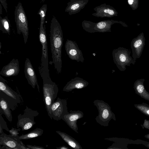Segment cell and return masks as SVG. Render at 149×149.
I'll list each match as a JSON object with an SVG mask.
<instances>
[{
  "instance_id": "1",
  "label": "cell",
  "mask_w": 149,
  "mask_h": 149,
  "mask_svg": "<svg viewBox=\"0 0 149 149\" xmlns=\"http://www.w3.org/2000/svg\"><path fill=\"white\" fill-rule=\"evenodd\" d=\"M50 33L52 62L57 73L59 74L61 72L62 67V48L63 38L60 25L54 16L51 21Z\"/></svg>"
},
{
  "instance_id": "2",
  "label": "cell",
  "mask_w": 149,
  "mask_h": 149,
  "mask_svg": "<svg viewBox=\"0 0 149 149\" xmlns=\"http://www.w3.org/2000/svg\"><path fill=\"white\" fill-rule=\"evenodd\" d=\"M45 20L40 19L39 38L42 46L41 63L39 68L40 75L42 79L50 77L49 68L47 42L45 24Z\"/></svg>"
},
{
  "instance_id": "3",
  "label": "cell",
  "mask_w": 149,
  "mask_h": 149,
  "mask_svg": "<svg viewBox=\"0 0 149 149\" xmlns=\"http://www.w3.org/2000/svg\"><path fill=\"white\" fill-rule=\"evenodd\" d=\"M42 80L43 101L48 116L52 119L51 107L57 96L58 88L50 77L45 78Z\"/></svg>"
},
{
  "instance_id": "4",
  "label": "cell",
  "mask_w": 149,
  "mask_h": 149,
  "mask_svg": "<svg viewBox=\"0 0 149 149\" xmlns=\"http://www.w3.org/2000/svg\"><path fill=\"white\" fill-rule=\"evenodd\" d=\"M15 22L17 33L23 35L24 44L27 42L29 35L28 21L26 16L22 3L19 2L15 7L14 12Z\"/></svg>"
},
{
  "instance_id": "5",
  "label": "cell",
  "mask_w": 149,
  "mask_h": 149,
  "mask_svg": "<svg viewBox=\"0 0 149 149\" xmlns=\"http://www.w3.org/2000/svg\"><path fill=\"white\" fill-rule=\"evenodd\" d=\"M93 103L98 111V115L95 118L97 123L101 126L107 127L111 119L116 120L115 115L107 103L98 100H94Z\"/></svg>"
},
{
  "instance_id": "6",
  "label": "cell",
  "mask_w": 149,
  "mask_h": 149,
  "mask_svg": "<svg viewBox=\"0 0 149 149\" xmlns=\"http://www.w3.org/2000/svg\"><path fill=\"white\" fill-rule=\"evenodd\" d=\"M129 50L123 47H119L112 52L113 61L118 69L121 71H124L126 66L134 64L135 60L130 56Z\"/></svg>"
},
{
  "instance_id": "7",
  "label": "cell",
  "mask_w": 149,
  "mask_h": 149,
  "mask_svg": "<svg viewBox=\"0 0 149 149\" xmlns=\"http://www.w3.org/2000/svg\"><path fill=\"white\" fill-rule=\"evenodd\" d=\"M39 114L37 111L33 110L26 106L23 113L19 114L17 116V127L20 128L22 131L31 128L36 123L34 118Z\"/></svg>"
},
{
  "instance_id": "8",
  "label": "cell",
  "mask_w": 149,
  "mask_h": 149,
  "mask_svg": "<svg viewBox=\"0 0 149 149\" xmlns=\"http://www.w3.org/2000/svg\"><path fill=\"white\" fill-rule=\"evenodd\" d=\"M51 109L52 117L56 120L62 119L65 115L69 113L66 100L59 97L57 98L56 101L53 103Z\"/></svg>"
},
{
  "instance_id": "9",
  "label": "cell",
  "mask_w": 149,
  "mask_h": 149,
  "mask_svg": "<svg viewBox=\"0 0 149 149\" xmlns=\"http://www.w3.org/2000/svg\"><path fill=\"white\" fill-rule=\"evenodd\" d=\"M65 47L67 54L71 59L77 62H84L83 53L75 41L67 40Z\"/></svg>"
},
{
  "instance_id": "10",
  "label": "cell",
  "mask_w": 149,
  "mask_h": 149,
  "mask_svg": "<svg viewBox=\"0 0 149 149\" xmlns=\"http://www.w3.org/2000/svg\"><path fill=\"white\" fill-rule=\"evenodd\" d=\"M0 145L5 146L12 149H30L24 144L21 140L17 139L11 134L4 132L0 134Z\"/></svg>"
},
{
  "instance_id": "11",
  "label": "cell",
  "mask_w": 149,
  "mask_h": 149,
  "mask_svg": "<svg viewBox=\"0 0 149 149\" xmlns=\"http://www.w3.org/2000/svg\"><path fill=\"white\" fill-rule=\"evenodd\" d=\"M68 113L65 115L62 119L73 130L78 133L77 120L84 117V113L79 110L70 111Z\"/></svg>"
},
{
  "instance_id": "12",
  "label": "cell",
  "mask_w": 149,
  "mask_h": 149,
  "mask_svg": "<svg viewBox=\"0 0 149 149\" xmlns=\"http://www.w3.org/2000/svg\"><path fill=\"white\" fill-rule=\"evenodd\" d=\"M24 73L29 84L33 88L36 86L38 91L40 93V87L36 72L29 58H26L25 62Z\"/></svg>"
},
{
  "instance_id": "13",
  "label": "cell",
  "mask_w": 149,
  "mask_h": 149,
  "mask_svg": "<svg viewBox=\"0 0 149 149\" xmlns=\"http://www.w3.org/2000/svg\"><path fill=\"white\" fill-rule=\"evenodd\" d=\"M19 70L18 59L13 58L8 64L2 68L0 74L6 77L15 76L19 74Z\"/></svg>"
},
{
  "instance_id": "14",
  "label": "cell",
  "mask_w": 149,
  "mask_h": 149,
  "mask_svg": "<svg viewBox=\"0 0 149 149\" xmlns=\"http://www.w3.org/2000/svg\"><path fill=\"white\" fill-rule=\"evenodd\" d=\"M145 43V38L142 35L134 38L132 40L131 45L132 52V57L134 60L140 57Z\"/></svg>"
},
{
  "instance_id": "15",
  "label": "cell",
  "mask_w": 149,
  "mask_h": 149,
  "mask_svg": "<svg viewBox=\"0 0 149 149\" xmlns=\"http://www.w3.org/2000/svg\"><path fill=\"white\" fill-rule=\"evenodd\" d=\"M88 82L83 79L76 77L72 79L63 87V91L69 92L75 89H80L85 88L88 85Z\"/></svg>"
},
{
  "instance_id": "16",
  "label": "cell",
  "mask_w": 149,
  "mask_h": 149,
  "mask_svg": "<svg viewBox=\"0 0 149 149\" xmlns=\"http://www.w3.org/2000/svg\"><path fill=\"white\" fill-rule=\"evenodd\" d=\"M6 81L0 76V90L11 98L15 100L18 103L20 102L19 95L13 90L6 83Z\"/></svg>"
},
{
  "instance_id": "17",
  "label": "cell",
  "mask_w": 149,
  "mask_h": 149,
  "mask_svg": "<svg viewBox=\"0 0 149 149\" xmlns=\"http://www.w3.org/2000/svg\"><path fill=\"white\" fill-rule=\"evenodd\" d=\"M144 79L136 81L134 85L135 93L141 98L146 100L149 101V93L146 90L143 85Z\"/></svg>"
},
{
  "instance_id": "18",
  "label": "cell",
  "mask_w": 149,
  "mask_h": 149,
  "mask_svg": "<svg viewBox=\"0 0 149 149\" xmlns=\"http://www.w3.org/2000/svg\"><path fill=\"white\" fill-rule=\"evenodd\" d=\"M56 132L69 146L72 148L74 149H82L78 142L69 135L59 131H56Z\"/></svg>"
},
{
  "instance_id": "19",
  "label": "cell",
  "mask_w": 149,
  "mask_h": 149,
  "mask_svg": "<svg viewBox=\"0 0 149 149\" xmlns=\"http://www.w3.org/2000/svg\"><path fill=\"white\" fill-rule=\"evenodd\" d=\"M0 110L10 122L12 121V116L10 109L7 102L3 97H0Z\"/></svg>"
},
{
  "instance_id": "20",
  "label": "cell",
  "mask_w": 149,
  "mask_h": 149,
  "mask_svg": "<svg viewBox=\"0 0 149 149\" xmlns=\"http://www.w3.org/2000/svg\"><path fill=\"white\" fill-rule=\"evenodd\" d=\"M43 130L36 128L31 131L25 134H22L19 136V138L20 140H28L41 136L43 133Z\"/></svg>"
},
{
  "instance_id": "21",
  "label": "cell",
  "mask_w": 149,
  "mask_h": 149,
  "mask_svg": "<svg viewBox=\"0 0 149 149\" xmlns=\"http://www.w3.org/2000/svg\"><path fill=\"white\" fill-rule=\"evenodd\" d=\"M10 25L8 17L6 16L2 18L0 17V30L3 33L10 34Z\"/></svg>"
},
{
  "instance_id": "22",
  "label": "cell",
  "mask_w": 149,
  "mask_h": 149,
  "mask_svg": "<svg viewBox=\"0 0 149 149\" xmlns=\"http://www.w3.org/2000/svg\"><path fill=\"white\" fill-rule=\"evenodd\" d=\"M0 97H3L7 102L10 109L12 111L15 109L17 107L18 103L15 100L1 91H0Z\"/></svg>"
},
{
  "instance_id": "23",
  "label": "cell",
  "mask_w": 149,
  "mask_h": 149,
  "mask_svg": "<svg viewBox=\"0 0 149 149\" xmlns=\"http://www.w3.org/2000/svg\"><path fill=\"white\" fill-rule=\"evenodd\" d=\"M136 108L144 114L149 117V105L145 103L134 104Z\"/></svg>"
},
{
  "instance_id": "24",
  "label": "cell",
  "mask_w": 149,
  "mask_h": 149,
  "mask_svg": "<svg viewBox=\"0 0 149 149\" xmlns=\"http://www.w3.org/2000/svg\"><path fill=\"white\" fill-rule=\"evenodd\" d=\"M2 112L0 111V134L4 133L3 129H5L8 132H9L10 130L8 127L6 122L2 116Z\"/></svg>"
},
{
  "instance_id": "25",
  "label": "cell",
  "mask_w": 149,
  "mask_h": 149,
  "mask_svg": "<svg viewBox=\"0 0 149 149\" xmlns=\"http://www.w3.org/2000/svg\"><path fill=\"white\" fill-rule=\"evenodd\" d=\"M21 129L20 128L16 129L12 127L11 129L9 130V132L13 136L17 139H19L18 135L19 134V132L20 131Z\"/></svg>"
},
{
  "instance_id": "26",
  "label": "cell",
  "mask_w": 149,
  "mask_h": 149,
  "mask_svg": "<svg viewBox=\"0 0 149 149\" xmlns=\"http://www.w3.org/2000/svg\"><path fill=\"white\" fill-rule=\"evenodd\" d=\"M106 26V24L104 22H102L98 23L97 25V27L99 29H104Z\"/></svg>"
},
{
  "instance_id": "27",
  "label": "cell",
  "mask_w": 149,
  "mask_h": 149,
  "mask_svg": "<svg viewBox=\"0 0 149 149\" xmlns=\"http://www.w3.org/2000/svg\"><path fill=\"white\" fill-rule=\"evenodd\" d=\"M26 146L29 148L30 149H45V148L42 147L36 146V145L32 146L30 145L27 144Z\"/></svg>"
},
{
  "instance_id": "28",
  "label": "cell",
  "mask_w": 149,
  "mask_h": 149,
  "mask_svg": "<svg viewBox=\"0 0 149 149\" xmlns=\"http://www.w3.org/2000/svg\"><path fill=\"white\" fill-rule=\"evenodd\" d=\"M0 2L5 9L6 12H7V4L6 0H0Z\"/></svg>"
},
{
  "instance_id": "29",
  "label": "cell",
  "mask_w": 149,
  "mask_h": 149,
  "mask_svg": "<svg viewBox=\"0 0 149 149\" xmlns=\"http://www.w3.org/2000/svg\"><path fill=\"white\" fill-rule=\"evenodd\" d=\"M143 126L145 128L149 129V120L145 119L144 121Z\"/></svg>"
},
{
  "instance_id": "30",
  "label": "cell",
  "mask_w": 149,
  "mask_h": 149,
  "mask_svg": "<svg viewBox=\"0 0 149 149\" xmlns=\"http://www.w3.org/2000/svg\"><path fill=\"white\" fill-rule=\"evenodd\" d=\"M104 12L107 13L109 14L112 15L114 14V12L113 10H110L109 9H105L104 10Z\"/></svg>"
},
{
  "instance_id": "31",
  "label": "cell",
  "mask_w": 149,
  "mask_h": 149,
  "mask_svg": "<svg viewBox=\"0 0 149 149\" xmlns=\"http://www.w3.org/2000/svg\"><path fill=\"white\" fill-rule=\"evenodd\" d=\"M79 6V4L76 3L72 5L71 7V8L72 10H75L78 8Z\"/></svg>"
},
{
  "instance_id": "32",
  "label": "cell",
  "mask_w": 149,
  "mask_h": 149,
  "mask_svg": "<svg viewBox=\"0 0 149 149\" xmlns=\"http://www.w3.org/2000/svg\"><path fill=\"white\" fill-rule=\"evenodd\" d=\"M57 149H69V148L65 146H61L56 147Z\"/></svg>"
},
{
  "instance_id": "33",
  "label": "cell",
  "mask_w": 149,
  "mask_h": 149,
  "mask_svg": "<svg viewBox=\"0 0 149 149\" xmlns=\"http://www.w3.org/2000/svg\"><path fill=\"white\" fill-rule=\"evenodd\" d=\"M133 0H128V2L129 4L130 5H131L132 4L133 2Z\"/></svg>"
},
{
  "instance_id": "34",
  "label": "cell",
  "mask_w": 149,
  "mask_h": 149,
  "mask_svg": "<svg viewBox=\"0 0 149 149\" xmlns=\"http://www.w3.org/2000/svg\"><path fill=\"white\" fill-rule=\"evenodd\" d=\"M145 137L146 138L149 139V134H148L145 136Z\"/></svg>"
},
{
  "instance_id": "35",
  "label": "cell",
  "mask_w": 149,
  "mask_h": 149,
  "mask_svg": "<svg viewBox=\"0 0 149 149\" xmlns=\"http://www.w3.org/2000/svg\"><path fill=\"white\" fill-rule=\"evenodd\" d=\"M0 14H2V11H1V10H2V6H1V4H0Z\"/></svg>"
},
{
  "instance_id": "36",
  "label": "cell",
  "mask_w": 149,
  "mask_h": 149,
  "mask_svg": "<svg viewBox=\"0 0 149 149\" xmlns=\"http://www.w3.org/2000/svg\"><path fill=\"white\" fill-rule=\"evenodd\" d=\"M146 146L147 147L149 148V143L146 144Z\"/></svg>"
},
{
  "instance_id": "37",
  "label": "cell",
  "mask_w": 149,
  "mask_h": 149,
  "mask_svg": "<svg viewBox=\"0 0 149 149\" xmlns=\"http://www.w3.org/2000/svg\"><path fill=\"white\" fill-rule=\"evenodd\" d=\"M45 1V0H41V2H44V1Z\"/></svg>"
}]
</instances>
